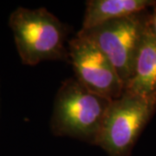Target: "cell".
<instances>
[{"label":"cell","mask_w":156,"mask_h":156,"mask_svg":"<svg viewBox=\"0 0 156 156\" xmlns=\"http://www.w3.org/2000/svg\"><path fill=\"white\" fill-rule=\"evenodd\" d=\"M9 26L23 65L45 61L69 62L68 28L46 8L17 7L9 17Z\"/></svg>","instance_id":"6da1fadb"},{"label":"cell","mask_w":156,"mask_h":156,"mask_svg":"<svg viewBox=\"0 0 156 156\" xmlns=\"http://www.w3.org/2000/svg\"><path fill=\"white\" fill-rule=\"evenodd\" d=\"M111 101L91 92L75 77L67 78L54 99L52 134L94 145Z\"/></svg>","instance_id":"7a4b0ae2"},{"label":"cell","mask_w":156,"mask_h":156,"mask_svg":"<svg viewBox=\"0 0 156 156\" xmlns=\"http://www.w3.org/2000/svg\"><path fill=\"white\" fill-rule=\"evenodd\" d=\"M156 109V102L124 90L111 101L95 146L108 156H129Z\"/></svg>","instance_id":"3957f363"},{"label":"cell","mask_w":156,"mask_h":156,"mask_svg":"<svg viewBox=\"0 0 156 156\" xmlns=\"http://www.w3.org/2000/svg\"><path fill=\"white\" fill-rule=\"evenodd\" d=\"M149 14L146 11L77 32L91 40L108 56L122 81L124 89L133 76Z\"/></svg>","instance_id":"277c9868"},{"label":"cell","mask_w":156,"mask_h":156,"mask_svg":"<svg viewBox=\"0 0 156 156\" xmlns=\"http://www.w3.org/2000/svg\"><path fill=\"white\" fill-rule=\"evenodd\" d=\"M69 62L80 83L96 95L114 100L124 91V84L108 56L86 37L76 34L69 41Z\"/></svg>","instance_id":"5b68a950"},{"label":"cell","mask_w":156,"mask_h":156,"mask_svg":"<svg viewBox=\"0 0 156 156\" xmlns=\"http://www.w3.org/2000/svg\"><path fill=\"white\" fill-rule=\"evenodd\" d=\"M124 90L156 102V39L149 18L135 59L133 76Z\"/></svg>","instance_id":"8992f818"},{"label":"cell","mask_w":156,"mask_h":156,"mask_svg":"<svg viewBox=\"0 0 156 156\" xmlns=\"http://www.w3.org/2000/svg\"><path fill=\"white\" fill-rule=\"evenodd\" d=\"M156 5L153 0H88L81 30L139 14Z\"/></svg>","instance_id":"52a82bcc"},{"label":"cell","mask_w":156,"mask_h":156,"mask_svg":"<svg viewBox=\"0 0 156 156\" xmlns=\"http://www.w3.org/2000/svg\"><path fill=\"white\" fill-rule=\"evenodd\" d=\"M149 23L153 34L156 39V5L152 8V12L149 15Z\"/></svg>","instance_id":"ba28073f"},{"label":"cell","mask_w":156,"mask_h":156,"mask_svg":"<svg viewBox=\"0 0 156 156\" xmlns=\"http://www.w3.org/2000/svg\"><path fill=\"white\" fill-rule=\"evenodd\" d=\"M1 104H2V99H1V81H0V117H1Z\"/></svg>","instance_id":"9c48e42d"}]
</instances>
